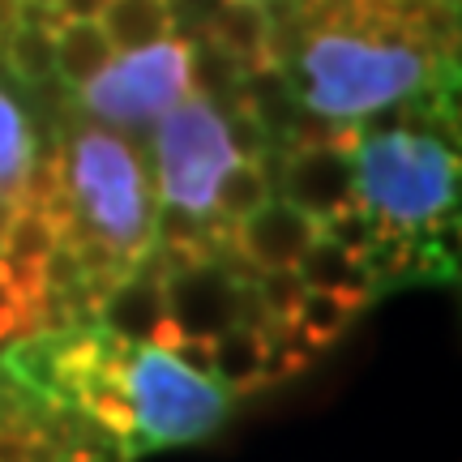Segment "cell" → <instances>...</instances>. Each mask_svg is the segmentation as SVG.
Instances as JSON below:
<instances>
[{
  "label": "cell",
  "instance_id": "1",
  "mask_svg": "<svg viewBox=\"0 0 462 462\" xmlns=\"http://www.w3.org/2000/svg\"><path fill=\"white\" fill-rule=\"evenodd\" d=\"M60 163V245L86 274L90 309L154 248V201L137 150L107 129H78Z\"/></svg>",
  "mask_w": 462,
  "mask_h": 462
},
{
  "label": "cell",
  "instance_id": "2",
  "mask_svg": "<svg viewBox=\"0 0 462 462\" xmlns=\"http://www.w3.org/2000/svg\"><path fill=\"white\" fill-rule=\"evenodd\" d=\"M356 167V206L373 215L381 231L424 236L454 215L458 201V154L424 129L364 133L351 150Z\"/></svg>",
  "mask_w": 462,
  "mask_h": 462
},
{
  "label": "cell",
  "instance_id": "3",
  "mask_svg": "<svg viewBox=\"0 0 462 462\" xmlns=\"http://www.w3.org/2000/svg\"><path fill=\"white\" fill-rule=\"evenodd\" d=\"M112 385L129 415V458L146 449L201 441L227 420L231 394L150 343L116 338Z\"/></svg>",
  "mask_w": 462,
  "mask_h": 462
},
{
  "label": "cell",
  "instance_id": "4",
  "mask_svg": "<svg viewBox=\"0 0 462 462\" xmlns=\"http://www.w3.org/2000/svg\"><path fill=\"white\" fill-rule=\"evenodd\" d=\"M154 150H159V193L167 210L215 223L218 184L236 167L223 107L206 95H189L159 120Z\"/></svg>",
  "mask_w": 462,
  "mask_h": 462
},
{
  "label": "cell",
  "instance_id": "5",
  "mask_svg": "<svg viewBox=\"0 0 462 462\" xmlns=\"http://www.w3.org/2000/svg\"><path fill=\"white\" fill-rule=\"evenodd\" d=\"M78 95L99 120H112L120 129H142L150 120H163L171 107H180L193 95L189 39L171 34L163 43L120 51Z\"/></svg>",
  "mask_w": 462,
  "mask_h": 462
},
{
  "label": "cell",
  "instance_id": "6",
  "mask_svg": "<svg viewBox=\"0 0 462 462\" xmlns=\"http://www.w3.org/2000/svg\"><path fill=\"white\" fill-rule=\"evenodd\" d=\"M317 236H321V223L309 210L291 206L287 198H270L253 215L231 223L227 236H223V248L245 265L248 274H262V270L296 265Z\"/></svg>",
  "mask_w": 462,
  "mask_h": 462
},
{
  "label": "cell",
  "instance_id": "7",
  "mask_svg": "<svg viewBox=\"0 0 462 462\" xmlns=\"http://www.w3.org/2000/svg\"><path fill=\"white\" fill-rule=\"evenodd\" d=\"M274 189L291 206L309 210L317 223H330L356 206V167L343 150H291L282 146L274 167Z\"/></svg>",
  "mask_w": 462,
  "mask_h": 462
},
{
  "label": "cell",
  "instance_id": "8",
  "mask_svg": "<svg viewBox=\"0 0 462 462\" xmlns=\"http://www.w3.org/2000/svg\"><path fill=\"white\" fill-rule=\"evenodd\" d=\"M240 69L279 65L274 60V5L270 0H215L201 31Z\"/></svg>",
  "mask_w": 462,
  "mask_h": 462
},
{
  "label": "cell",
  "instance_id": "9",
  "mask_svg": "<svg viewBox=\"0 0 462 462\" xmlns=\"http://www.w3.org/2000/svg\"><path fill=\"white\" fill-rule=\"evenodd\" d=\"M296 274L304 279L309 291H330V296H343L351 304H360V309L377 296V274L364 265V257H351L343 245H334L326 231L296 262Z\"/></svg>",
  "mask_w": 462,
  "mask_h": 462
},
{
  "label": "cell",
  "instance_id": "10",
  "mask_svg": "<svg viewBox=\"0 0 462 462\" xmlns=\"http://www.w3.org/2000/svg\"><path fill=\"white\" fill-rule=\"evenodd\" d=\"M0 56H5V69L9 78L22 86H48L56 78V39H51V14L31 0L26 17L17 22L14 31L0 34Z\"/></svg>",
  "mask_w": 462,
  "mask_h": 462
},
{
  "label": "cell",
  "instance_id": "11",
  "mask_svg": "<svg viewBox=\"0 0 462 462\" xmlns=\"http://www.w3.org/2000/svg\"><path fill=\"white\" fill-rule=\"evenodd\" d=\"M210 377L227 394H248L270 385V351L257 326H227L210 338Z\"/></svg>",
  "mask_w": 462,
  "mask_h": 462
},
{
  "label": "cell",
  "instance_id": "12",
  "mask_svg": "<svg viewBox=\"0 0 462 462\" xmlns=\"http://www.w3.org/2000/svg\"><path fill=\"white\" fill-rule=\"evenodd\" d=\"M95 22H99L112 56L150 48V43H163V39L176 34L171 0H107Z\"/></svg>",
  "mask_w": 462,
  "mask_h": 462
},
{
  "label": "cell",
  "instance_id": "13",
  "mask_svg": "<svg viewBox=\"0 0 462 462\" xmlns=\"http://www.w3.org/2000/svg\"><path fill=\"white\" fill-rule=\"evenodd\" d=\"M51 39H56V78H60L69 90H82V86L112 60V48H107V39H103L99 22L51 14Z\"/></svg>",
  "mask_w": 462,
  "mask_h": 462
},
{
  "label": "cell",
  "instance_id": "14",
  "mask_svg": "<svg viewBox=\"0 0 462 462\" xmlns=\"http://www.w3.org/2000/svg\"><path fill=\"white\" fill-rule=\"evenodd\" d=\"M34 167V133L26 112L0 90V210L22 198V184Z\"/></svg>",
  "mask_w": 462,
  "mask_h": 462
},
{
  "label": "cell",
  "instance_id": "15",
  "mask_svg": "<svg viewBox=\"0 0 462 462\" xmlns=\"http://www.w3.org/2000/svg\"><path fill=\"white\" fill-rule=\"evenodd\" d=\"M270 198H274V180H270L262 159H236V167L218 184L215 223L218 227H231V223H240L245 215H253L257 206H265Z\"/></svg>",
  "mask_w": 462,
  "mask_h": 462
},
{
  "label": "cell",
  "instance_id": "16",
  "mask_svg": "<svg viewBox=\"0 0 462 462\" xmlns=\"http://www.w3.org/2000/svg\"><path fill=\"white\" fill-rule=\"evenodd\" d=\"M356 313H360V304H351V300H343V296H330V291H304V300L296 304V313L287 317V321H291V326L321 351V346H330L334 338L351 326V317Z\"/></svg>",
  "mask_w": 462,
  "mask_h": 462
},
{
  "label": "cell",
  "instance_id": "17",
  "mask_svg": "<svg viewBox=\"0 0 462 462\" xmlns=\"http://www.w3.org/2000/svg\"><path fill=\"white\" fill-rule=\"evenodd\" d=\"M253 287H257V296H262L265 313L270 321H287V317L296 313V304L304 300V279L296 274V265H282V270H262V274H253Z\"/></svg>",
  "mask_w": 462,
  "mask_h": 462
},
{
  "label": "cell",
  "instance_id": "18",
  "mask_svg": "<svg viewBox=\"0 0 462 462\" xmlns=\"http://www.w3.org/2000/svg\"><path fill=\"white\" fill-rule=\"evenodd\" d=\"M39 5L56 17H86V22H95L107 0H39Z\"/></svg>",
  "mask_w": 462,
  "mask_h": 462
}]
</instances>
